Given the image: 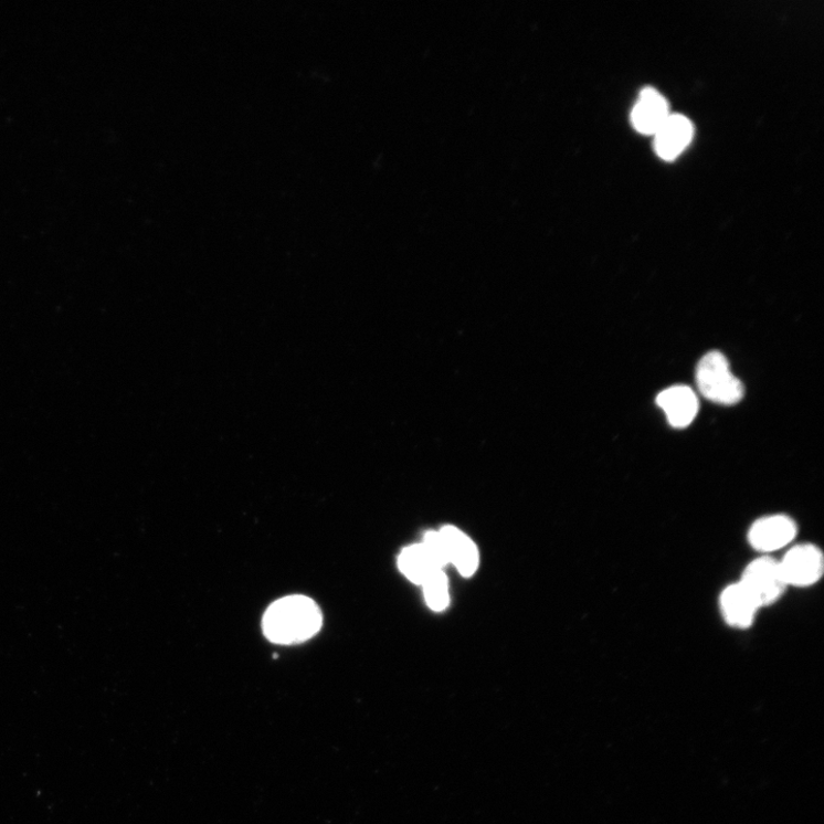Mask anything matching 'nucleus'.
Returning <instances> with one entry per match:
<instances>
[{
  "instance_id": "7",
  "label": "nucleus",
  "mask_w": 824,
  "mask_h": 824,
  "mask_svg": "<svg viewBox=\"0 0 824 824\" xmlns=\"http://www.w3.org/2000/svg\"><path fill=\"white\" fill-rule=\"evenodd\" d=\"M668 102L654 88L642 91L631 113V122L643 135H655L670 116Z\"/></svg>"
},
{
  "instance_id": "10",
  "label": "nucleus",
  "mask_w": 824,
  "mask_h": 824,
  "mask_svg": "<svg viewBox=\"0 0 824 824\" xmlns=\"http://www.w3.org/2000/svg\"><path fill=\"white\" fill-rule=\"evenodd\" d=\"M440 534L445 541L448 560L458 569V572L469 578L479 567V551L471 538L453 526L443 527Z\"/></svg>"
},
{
  "instance_id": "3",
  "label": "nucleus",
  "mask_w": 824,
  "mask_h": 824,
  "mask_svg": "<svg viewBox=\"0 0 824 824\" xmlns=\"http://www.w3.org/2000/svg\"><path fill=\"white\" fill-rule=\"evenodd\" d=\"M740 583L760 609L774 604L788 587L780 562L769 557L752 561L746 568Z\"/></svg>"
},
{
  "instance_id": "2",
  "label": "nucleus",
  "mask_w": 824,
  "mask_h": 824,
  "mask_svg": "<svg viewBox=\"0 0 824 824\" xmlns=\"http://www.w3.org/2000/svg\"><path fill=\"white\" fill-rule=\"evenodd\" d=\"M696 383L701 394L715 403L733 405L744 395L741 380L719 352H710L702 358L696 369Z\"/></svg>"
},
{
  "instance_id": "6",
  "label": "nucleus",
  "mask_w": 824,
  "mask_h": 824,
  "mask_svg": "<svg viewBox=\"0 0 824 824\" xmlns=\"http://www.w3.org/2000/svg\"><path fill=\"white\" fill-rule=\"evenodd\" d=\"M690 120L682 115H670L655 136V150L664 161H674L693 139Z\"/></svg>"
},
{
  "instance_id": "12",
  "label": "nucleus",
  "mask_w": 824,
  "mask_h": 824,
  "mask_svg": "<svg viewBox=\"0 0 824 824\" xmlns=\"http://www.w3.org/2000/svg\"><path fill=\"white\" fill-rule=\"evenodd\" d=\"M422 587L424 588L425 599L430 609L435 612H442L448 608L451 600L448 579L442 569L435 570Z\"/></svg>"
},
{
  "instance_id": "1",
  "label": "nucleus",
  "mask_w": 824,
  "mask_h": 824,
  "mask_svg": "<svg viewBox=\"0 0 824 824\" xmlns=\"http://www.w3.org/2000/svg\"><path fill=\"white\" fill-rule=\"evenodd\" d=\"M321 626V610L314 600L304 595L275 601L263 620L265 636L281 645L304 643L314 637Z\"/></svg>"
},
{
  "instance_id": "8",
  "label": "nucleus",
  "mask_w": 824,
  "mask_h": 824,
  "mask_svg": "<svg viewBox=\"0 0 824 824\" xmlns=\"http://www.w3.org/2000/svg\"><path fill=\"white\" fill-rule=\"evenodd\" d=\"M656 403L675 429L689 426L699 411V400L688 387H674L661 392Z\"/></svg>"
},
{
  "instance_id": "9",
  "label": "nucleus",
  "mask_w": 824,
  "mask_h": 824,
  "mask_svg": "<svg viewBox=\"0 0 824 824\" xmlns=\"http://www.w3.org/2000/svg\"><path fill=\"white\" fill-rule=\"evenodd\" d=\"M759 609L754 599L740 582L727 587L720 595L722 616L733 627H749Z\"/></svg>"
},
{
  "instance_id": "4",
  "label": "nucleus",
  "mask_w": 824,
  "mask_h": 824,
  "mask_svg": "<svg viewBox=\"0 0 824 824\" xmlns=\"http://www.w3.org/2000/svg\"><path fill=\"white\" fill-rule=\"evenodd\" d=\"M779 562L786 585L811 587L824 572L823 554L812 545L792 548Z\"/></svg>"
},
{
  "instance_id": "11",
  "label": "nucleus",
  "mask_w": 824,
  "mask_h": 824,
  "mask_svg": "<svg viewBox=\"0 0 824 824\" xmlns=\"http://www.w3.org/2000/svg\"><path fill=\"white\" fill-rule=\"evenodd\" d=\"M399 567L408 580L419 585H422L435 570H440L423 545L404 549L399 557Z\"/></svg>"
},
{
  "instance_id": "13",
  "label": "nucleus",
  "mask_w": 824,
  "mask_h": 824,
  "mask_svg": "<svg viewBox=\"0 0 824 824\" xmlns=\"http://www.w3.org/2000/svg\"><path fill=\"white\" fill-rule=\"evenodd\" d=\"M422 545L440 569L450 563L446 545L440 531L427 532Z\"/></svg>"
},
{
  "instance_id": "5",
  "label": "nucleus",
  "mask_w": 824,
  "mask_h": 824,
  "mask_svg": "<svg viewBox=\"0 0 824 824\" xmlns=\"http://www.w3.org/2000/svg\"><path fill=\"white\" fill-rule=\"evenodd\" d=\"M797 526L783 515L770 516L756 521L748 534L750 546L760 552H773L795 540Z\"/></svg>"
}]
</instances>
